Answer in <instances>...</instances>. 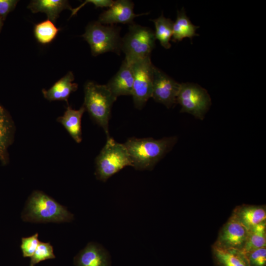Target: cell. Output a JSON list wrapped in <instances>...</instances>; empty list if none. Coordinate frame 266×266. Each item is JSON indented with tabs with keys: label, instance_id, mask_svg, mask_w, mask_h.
Masks as SVG:
<instances>
[{
	"label": "cell",
	"instance_id": "9",
	"mask_svg": "<svg viewBox=\"0 0 266 266\" xmlns=\"http://www.w3.org/2000/svg\"><path fill=\"white\" fill-rule=\"evenodd\" d=\"M180 84L154 67L151 97L167 108L176 103Z\"/></svg>",
	"mask_w": 266,
	"mask_h": 266
},
{
	"label": "cell",
	"instance_id": "20",
	"mask_svg": "<svg viewBox=\"0 0 266 266\" xmlns=\"http://www.w3.org/2000/svg\"><path fill=\"white\" fill-rule=\"evenodd\" d=\"M199 26L192 23L186 14L184 8L178 10L175 21L173 24L172 35L171 40L173 42L180 41L184 38H192L199 35L196 33Z\"/></svg>",
	"mask_w": 266,
	"mask_h": 266
},
{
	"label": "cell",
	"instance_id": "26",
	"mask_svg": "<svg viewBox=\"0 0 266 266\" xmlns=\"http://www.w3.org/2000/svg\"><path fill=\"white\" fill-rule=\"evenodd\" d=\"M245 254L250 266H266V247Z\"/></svg>",
	"mask_w": 266,
	"mask_h": 266
},
{
	"label": "cell",
	"instance_id": "23",
	"mask_svg": "<svg viewBox=\"0 0 266 266\" xmlns=\"http://www.w3.org/2000/svg\"><path fill=\"white\" fill-rule=\"evenodd\" d=\"M59 31L60 29L48 19L35 25L34 34L38 42L46 44L54 40Z\"/></svg>",
	"mask_w": 266,
	"mask_h": 266
},
{
	"label": "cell",
	"instance_id": "3",
	"mask_svg": "<svg viewBox=\"0 0 266 266\" xmlns=\"http://www.w3.org/2000/svg\"><path fill=\"white\" fill-rule=\"evenodd\" d=\"M116 99L106 85L92 81L85 85L83 105L91 118L104 130L107 138L110 137L108 123L111 108Z\"/></svg>",
	"mask_w": 266,
	"mask_h": 266
},
{
	"label": "cell",
	"instance_id": "8",
	"mask_svg": "<svg viewBox=\"0 0 266 266\" xmlns=\"http://www.w3.org/2000/svg\"><path fill=\"white\" fill-rule=\"evenodd\" d=\"M131 64L133 73L132 96L135 107L141 109L151 98L155 66L151 62L150 57L135 61Z\"/></svg>",
	"mask_w": 266,
	"mask_h": 266
},
{
	"label": "cell",
	"instance_id": "11",
	"mask_svg": "<svg viewBox=\"0 0 266 266\" xmlns=\"http://www.w3.org/2000/svg\"><path fill=\"white\" fill-rule=\"evenodd\" d=\"M133 3L128 0L114 1L109 8L99 16V22L102 24L114 25L118 23L132 24L136 17L146 13L136 14L133 12Z\"/></svg>",
	"mask_w": 266,
	"mask_h": 266
},
{
	"label": "cell",
	"instance_id": "22",
	"mask_svg": "<svg viewBox=\"0 0 266 266\" xmlns=\"http://www.w3.org/2000/svg\"><path fill=\"white\" fill-rule=\"evenodd\" d=\"M155 27V36L165 48L168 49L171 47L170 40L172 35L173 22L169 18H166L162 14L158 18L151 20Z\"/></svg>",
	"mask_w": 266,
	"mask_h": 266
},
{
	"label": "cell",
	"instance_id": "15",
	"mask_svg": "<svg viewBox=\"0 0 266 266\" xmlns=\"http://www.w3.org/2000/svg\"><path fill=\"white\" fill-rule=\"evenodd\" d=\"M211 249L216 266H250L246 255L242 250L224 248L214 244Z\"/></svg>",
	"mask_w": 266,
	"mask_h": 266
},
{
	"label": "cell",
	"instance_id": "25",
	"mask_svg": "<svg viewBox=\"0 0 266 266\" xmlns=\"http://www.w3.org/2000/svg\"><path fill=\"white\" fill-rule=\"evenodd\" d=\"M38 238V233L22 238L20 248L24 257H31L33 254L40 242Z\"/></svg>",
	"mask_w": 266,
	"mask_h": 266
},
{
	"label": "cell",
	"instance_id": "27",
	"mask_svg": "<svg viewBox=\"0 0 266 266\" xmlns=\"http://www.w3.org/2000/svg\"><path fill=\"white\" fill-rule=\"evenodd\" d=\"M114 1L111 0H87L83 2L78 7L72 9L70 17L75 15L77 12L84 6L86 3H90L93 4L96 8L98 7H110L113 4Z\"/></svg>",
	"mask_w": 266,
	"mask_h": 266
},
{
	"label": "cell",
	"instance_id": "4",
	"mask_svg": "<svg viewBox=\"0 0 266 266\" xmlns=\"http://www.w3.org/2000/svg\"><path fill=\"white\" fill-rule=\"evenodd\" d=\"M95 175L105 182L113 175L127 166H132L129 154L124 144L109 137L95 160Z\"/></svg>",
	"mask_w": 266,
	"mask_h": 266
},
{
	"label": "cell",
	"instance_id": "7",
	"mask_svg": "<svg viewBox=\"0 0 266 266\" xmlns=\"http://www.w3.org/2000/svg\"><path fill=\"white\" fill-rule=\"evenodd\" d=\"M176 103L181 107V112L203 119L211 105V99L207 91L198 84L192 83L180 84Z\"/></svg>",
	"mask_w": 266,
	"mask_h": 266
},
{
	"label": "cell",
	"instance_id": "6",
	"mask_svg": "<svg viewBox=\"0 0 266 266\" xmlns=\"http://www.w3.org/2000/svg\"><path fill=\"white\" fill-rule=\"evenodd\" d=\"M120 28L114 25H105L99 21L89 23L82 35L90 45L93 56L107 52L119 53L121 40Z\"/></svg>",
	"mask_w": 266,
	"mask_h": 266
},
{
	"label": "cell",
	"instance_id": "2",
	"mask_svg": "<svg viewBox=\"0 0 266 266\" xmlns=\"http://www.w3.org/2000/svg\"><path fill=\"white\" fill-rule=\"evenodd\" d=\"M21 218L33 223H61L72 221L73 215L51 197L35 190L29 197Z\"/></svg>",
	"mask_w": 266,
	"mask_h": 266
},
{
	"label": "cell",
	"instance_id": "24",
	"mask_svg": "<svg viewBox=\"0 0 266 266\" xmlns=\"http://www.w3.org/2000/svg\"><path fill=\"white\" fill-rule=\"evenodd\" d=\"M55 258L53 246L50 242H40L34 253L31 257L30 266L35 265L40 262Z\"/></svg>",
	"mask_w": 266,
	"mask_h": 266
},
{
	"label": "cell",
	"instance_id": "5",
	"mask_svg": "<svg viewBox=\"0 0 266 266\" xmlns=\"http://www.w3.org/2000/svg\"><path fill=\"white\" fill-rule=\"evenodd\" d=\"M154 32L151 29L134 23L130 24L129 32L122 38L121 49L125 58L132 63L150 57L155 45Z\"/></svg>",
	"mask_w": 266,
	"mask_h": 266
},
{
	"label": "cell",
	"instance_id": "10",
	"mask_svg": "<svg viewBox=\"0 0 266 266\" xmlns=\"http://www.w3.org/2000/svg\"><path fill=\"white\" fill-rule=\"evenodd\" d=\"M248 230L232 216L220 229L214 244L224 248L242 250Z\"/></svg>",
	"mask_w": 266,
	"mask_h": 266
},
{
	"label": "cell",
	"instance_id": "29",
	"mask_svg": "<svg viewBox=\"0 0 266 266\" xmlns=\"http://www.w3.org/2000/svg\"><path fill=\"white\" fill-rule=\"evenodd\" d=\"M2 26V19H1V18L0 17V30H1Z\"/></svg>",
	"mask_w": 266,
	"mask_h": 266
},
{
	"label": "cell",
	"instance_id": "13",
	"mask_svg": "<svg viewBox=\"0 0 266 266\" xmlns=\"http://www.w3.org/2000/svg\"><path fill=\"white\" fill-rule=\"evenodd\" d=\"M15 125L7 111L0 104V162L2 166L9 162L8 149L14 136Z\"/></svg>",
	"mask_w": 266,
	"mask_h": 266
},
{
	"label": "cell",
	"instance_id": "16",
	"mask_svg": "<svg viewBox=\"0 0 266 266\" xmlns=\"http://www.w3.org/2000/svg\"><path fill=\"white\" fill-rule=\"evenodd\" d=\"M76 266H109L107 252L99 245L91 242L82 250L75 259Z\"/></svg>",
	"mask_w": 266,
	"mask_h": 266
},
{
	"label": "cell",
	"instance_id": "17",
	"mask_svg": "<svg viewBox=\"0 0 266 266\" xmlns=\"http://www.w3.org/2000/svg\"><path fill=\"white\" fill-rule=\"evenodd\" d=\"M74 77L71 71L57 81L48 90H42L43 95L49 101L64 100L67 102L70 94L77 90L78 84L73 83Z\"/></svg>",
	"mask_w": 266,
	"mask_h": 266
},
{
	"label": "cell",
	"instance_id": "19",
	"mask_svg": "<svg viewBox=\"0 0 266 266\" xmlns=\"http://www.w3.org/2000/svg\"><path fill=\"white\" fill-rule=\"evenodd\" d=\"M33 13L41 12L46 14L48 19L55 22L61 12L65 9L72 10L67 0H34L28 6Z\"/></svg>",
	"mask_w": 266,
	"mask_h": 266
},
{
	"label": "cell",
	"instance_id": "18",
	"mask_svg": "<svg viewBox=\"0 0 266 266\" xmlns=\"http://www.w3.org/2000/svg\"><path fill=\"white\" fill-rule=\"evenodd\" d=\"M85 111L83 105L79 109L75 110L68 105L63 115L57 119V121L64 127L71 137L78 143L82 140L81 119Z\"/></svg>",
	"mask_w": 266,
	"mask_h": 266
},
{
	"label": "cell",
	"instance_id": "28",
	"mask_svg": "<svg viewBox=\"0 0 266 266\" xmlns=\"http://www.w3.org/2000/svg\"><path fill=\"white\" fill-rule=\"evenodd\" d=\"M18 2L16 0H0V17L1 19H4L15 8Z\"/></svg>",
	"mask_w": 266,
	"mask_h": 266
},
{
	"label": "cell",
	"instance_id": "14",
	"mask_svg": "<svg viewBox=\"0 0 266 266\" xmlns=\"http://www.w3.org/2000/svg\"><path fill=\"white\" fill-rule=\"evenodd\" d=\"M231 216L248 231L266 221V206L265 205L243 204L236 206Z\"/></svg>",
	"mask_w": 266,
	"mask_h": 266
},
{
	"label": "cell",
	"instance_id": "1",
	"mask_svg": "<svg viewBox=\"0 0 266 266\" xmlns=\"http://www.w3.org/2000/svg\"><path fill=\"white\" fill-rule=\"evenodd\" d=\"M175 136L160 139L129 138L124 144L130 156L132 166L137 170H151L173 147Z\"/></svg>",
	"mask_w": 266,
	"mask_h": 266
},
{
	"label": "cell",
	"instance_id": "12",
	"mask_svg": "<svg viewBox=\"0 0 266 266\" xmlns=\"http://www.w3.org/2000/svg\"><path fill=\"white\" fill-rule=\"evenodd\" d=\"M133 73L131 63L125 59L117 73L106 84L114 97L132 95Z\"/></svg>",
	"mask_w": 266,
	"mask_h": 266
},
{
	"label": "cell",
	"instance_id": "21",
	"mask_svg": "<svg viewBox=\"0 0 266 266\" xmlns=\"http://www.w3.org/2000/svg\"><path fill=\"white\" fill-rule=\"evenodd\" d=\"M264 247H266V221L248 231L246 243L242 251L247 253Z\"/></svg>",
	"mask_w": 266,
	"mask_h": 266
}]
</instances>
